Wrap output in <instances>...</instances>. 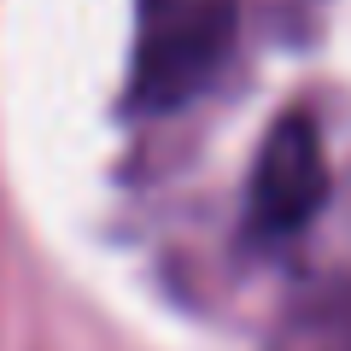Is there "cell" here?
Masks as SVG:
<instances>
[{"mask_svg":"<svg viewBox=\"0 0 351 351\" xmlns=\"http://www.w3.org/2000/svg\"><path fill=\"white\" fill-rule=\"evenodd\" d=\"M328 199V152H322V129L311 117H281L269 129L252 170V223L263 234H293L304 228Z\"/></svg>","mask_w":351,"mask_h":351,"instance_id":"cell-2","label":"cell"},{"mask_svg":"<svg viewBox=\"0 0 351 351\" xmlns=\"http://www.w3.org/2000/svg\"><path fill=\"white\" fill-rule=\"evenodd\" d=\"M240 0H141L135 53H129V112H176L188 106L234 53Z\"/></svg>","mask_w":351,"mask_h":351,"instance_id":"cell-1","label":"cell"}]
</instances>
